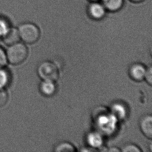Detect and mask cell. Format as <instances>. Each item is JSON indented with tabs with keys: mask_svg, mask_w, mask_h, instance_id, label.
<instances>
[{
	"mask_svg": "<svg viewBox=\"0 0 152 152\" xmlns=\"http://www.w3.org/2000/svg\"><path fill=\"white\" fill-rule=\"evenodd\" d=\"M87 12L91 18L99 20L104 17L107 10L102 3L97 1L91 2L88 6Z\"/></svg>",
	"mask_w": 152,
	"mask_h": 152,
	"instance_id": "277c9868",
	"label": "cell"
},
{
	"mask_svg": "<svg viewBox=\"0 0 152 152\" xmlns=\"http://www.w3.org/2000/svg\"><path fill=\"white\" fill-rule=\"evenodd\" d=\"M3 41L7 45L10 46L16 43L20 40L18 31L17 28L11 27L7 32L2 38Z\"/></svg>",
	"mask_w": 152,
	"mask_h": 152,
	"instance_id": "8992f818",
	"label": "cell"
},
{
	"mask_svg": "<svg viewBox=\"0 0 152 152\" xmlns=\"http://www.w3.org/2000/svg\"><path fill=\"white\" fill-rule=\"evenodd\" d=\"M107 11L116 12L121 10L124 5V0H101Z\"/></svg>",
	"mask_w": 152,
	"mask_h": 152,
	"instance_id": "52a82bcc",
	"label": "cell"
},
{
	"mask_svg": "<svg viewBox=\"0 0 152 152\" xmlns=\"http://www.w3.org/2000/svg\"><path fill=\"white\" fill-rule=\"evenodd\" d=\"M109 151H110V152H118V151H121L116 148H112L109 150Z\"/></svg>",
	"mask_w": 152,
	"mask_h": 152,
	"instance_id": "e0dca14e",
	"label": "cell"
},
{
	"mask_svg": "<svg viewBox=\"0 0 152 152\" xmlns=\"http://www.w3.org/2000/svg\"><path fill=\"white\" fill-rule=\"evenodd\" d=\"M7 62L6 52L0 46V69L4 68Z\"/></svg>",
	"mask_w": 152,
	"mask_h": 152,
	"instance_id": "5bb4252c",
	"label": "cell"
},
{
	"mask_svg": "<svg viewBox=\"0 0 152 152\" xmlns=\"http://www.w3.org/2000/svg\"><path fill=\"white\" fill-rule=\"evenodd\" d=\"M122 151L124 152H141V151L138 146L134 144H128L124 147Z\"/></svg>",
	"mask_w": 152,
	"mask_h": 152,
	"instance_id": "9a60e30c",
	"label": "cell"
},
{
	"mask_svg": "<svg viewBox=\"0 0 152 152\" xmlns=\"http://www.w3.org/2000/svg\"><path fill=\"white\" fill-rule=\"evenodd\" d=\"M89 1H90L91 2H97V1H101V0H89Z\"/></svg>",
	"mask_w": 152,
	"mask_h": 152,
	"instance_id": "d6986e66",
	"label": "cell"
},
{
	"mask_svg": "<svg viewBox=\"0 0 152 152\" xmlns=\"http://www.w3.org/2000/svg\"><path fill=\"white\" fill-rule=\"evenodd\" d=\"M144 78L146 79L147 82L149 84L151 85L152 84V67L150 66L146 70Z\"/></svg>",
	"mask_w": 152,
	"mask_h": 152,
	"instance_id": "2e32d148",
	"label": "cell"
},
{
	"mask_svg": "<svg viewBox=\"0 0 152 152\" xmlns=\"http://www.w3.org/2000/svg\"><path fill=\"white\" fill-rule=\"evenodd\" d=\"M7 62L12 65H19L25 61L28 55V50L24 43L18 42L9 46L6 51Z\"/></svg>",
	"mask_w": 152,
	"mask_h": 152,
	"instance_id": "7a4b0ae2",
	"label": "cell"
},
{
	"mask_svg": "<svg viewBox=\"0 0 152 152\" xmlns=\"http://www.w3.org/2000/svg\"><path fill=\"white\" fill-rule=\"evenodd\" d=\"M145 68L141 64H134L129 69V75L131 78L137 82H140L143 80L145 73Z\"/></svg>",
	"mask_w": 152,
	"mask_h": 152,
	"instance_id": "5b68a950",
	"label": "cell"
},
{
	"mask_svg": "<svg viewBox=\"0 0 152 152\" xmlns=\"http://www.w3.org/2000/svg\"><path fill=\"white\" fill-rule=\"evenodd\" d=\"M39 90L44 96H50L55 92V86L53 82L44 80L39 85Z\"/></svg>",
	"mask_w": 152,
	"mask_h": 152,
	"instance_id": "9c48e42d",
	"label": "cell"
},
{
	"mask_svg": "<svg viewBox=\"0 0 152 152\" xmlns=\"http://www.w3.org/2000/svg\"><path fill=\"white\" fill-rule=\"evenodd\" d=\"M11 26L7 19L0 15V38L2 37L5 35L7 31L10 29Z\"/></svg>",
	"mask_w": 152,
	"mask_h": 152,
	"instance_id": "8fae6325",
	"label": "cell"
},
{
	"mask_svg": "<svg viewBox=\"0 0 152 152\" xmlns=\"http://www.w3.org/2000/svg\"><path fill=\"white\" fill-rule=\"evenodd\" d=\"M20 40L28 44L35 43L39 40L41 32L37 25L31 22H25L19 24L17 28Z\"/></svg>",
	"mask_w": 152,
	"mask_h": 152,
	"instance_id": "6da1fadb",
	"label": "cell"
},
{
	"mask_svg": "<svg viewBox=\"0 0 152 152\" xmlns=\"http://www.w3.org/2000/svg\"><path fill=\"white\" fill-rule=\"evenodd\" d=\"M8 100V93L5 89L0 88V107H4Z\"/></svg>",
	"mask_w": 152,
	"mask_h": 152,
	"instance_id": "4fadbf2b",
	"label": "cell"
},
{
	"mask_svg": "<svg viewBox=\"0 0 152 152\" xmlns=\"http://www.w3.org/2000/svg\"><path fill=\"white\" fill-rule=\"evenodd\" d=\"M11 82L10 72L4 68L0 69V88L5 89L9 86Z\"/></svg>",
	"mask_w": 152,
	"mask_h": 152,
	"instance_id": "30bf717a",
	"label": "cell"
},
{
	"mask_svg": "<svg viewBox=\"0 0 152 152\" xmlns=\"http://www.w3.org/2000/svg\"><path fill=\"white\" fill-rule=\"evenodd\" d=\"M130 1L134 3H141L144 1V0H130Z\"/></svg>",
	"mask_w": 152,
	"mask_h": 152,
	"instance_id": "ac0fdd59",
	"label": "cell"
},
{
	"mask_svg": "<svg viewBox=\"0 0 152 152\" xmlns=\"http://www.w3.org/2000/svg\"><path fill=\"white\" fill-rule=\"evenodd\" d=\"M37 73L44 80L54 82L59 77V71L55 64L50 61H44L37 68Z\"/></svg>",
	"mask_w": 152,
	"mask_h": 152,
	"instance_id": "3957f363",
	"label": "cell"
},
{
	"mask_svg": "<svg viewBox=\"0 0 152 152\" xmlns=\"http://www.w3.org/2000/svg\"><path fill=\"white\" fill-rule=\"evenodd\" d=\"M55 151L57 152H72L75 151V150L72 144L66 142H64L58 145L56 147Z\"/></svg>",
	"mask_w": 152,
	"mask_h": 152,
	"instance_id": "7c38bea8",
	"label": "cell"
},
{
	"mask_svg": "<svg viewBox=\"0 0 152 152\" xmlns=\"http://www.w3.org/2000/svg\"><path fill=\"white\" fill-rule=\"evenodd\" d=\"M140 128L148 138L152 137V118L151 115H147L143 117L140 121Z\"/></svg>",
	"mask_w": 152,
	"mask_h": 152,
	"instance_id": "ba28073f",
	"label": "cell"
}]
</instances>
